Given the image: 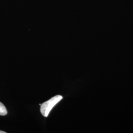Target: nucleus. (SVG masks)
<instances>
[{
  "label": "nucleus",
  "mask_w": 133,
  "mask_h": 133,
  "mask_svg": "<svg viewBox=\"0 0 133 133\" xmlns=\"http://www.w3.org/2000/svg\"><path fill=\"white\" fill-rule=\"evenodd\" d=\"M63 99L61 95H56L41 105V112L43 116L48 117L53 108Z\"/></svg>",
  "instance_id": "obj_1"
},
{
  "label": "nucleus",
  "mask_w": 133,
  "mask_h": 133,
  "mask_svg": "<svg viewBox=\"0 0 133 133\" xmlns=\"http://www.w3.org/2000/svg\"><path fill=\"white\" fill-rule=\"evenodd\" d=\"M8 114V111L5 105L0 102V115L4 116Z\"/></svg>",
  "instance_id": "obj_2"
},
{
  "label": "nucleus",
  "mask_w": 133,
  "mask_h": 133,
  "mask_svg": "<svg viewBox=\"0 0 133 133\" xmlns=\"http://www.w3.org/2000/svg\"><path fill=\"white\" fill-rule=\"evenodd\" d=\"M6 132H4V131H0V133H5Z\"/></svg>",
  "instance_id": "obj_3"
}]
</instances>
